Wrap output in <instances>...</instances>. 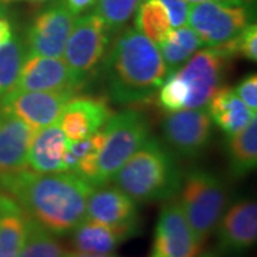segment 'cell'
I'll return each mask as SVG.
<instances>
[{
	"instance_id": "1",
	"label": "cell",
	"mask_w": 257,
	"mask_h": 257,
	"mask_svg": "<svg viewBox=\"0 0 257 257\" xmlns=\"http://www.w3.org/2000/svg\"><path fill=\"white\" fill-rule=\"evenodd\" d=\"M0 189L29 219L55 236L72 233L84 219L94 186L72 172L39 173L23 167L0 177Z\"/></svg>"
},
{
	"instance_id": "2",
	"label": "cell",
	"mask_w": 257,
	"mask_h": 257,
	"mask_svg": "<svg viewBox=\"0 0 257 257\" xmlns=\"http://www.w3.org/2000/svg\"><path fill=\"white\" fill-rule=\"evenodd\" d=\"M103 60L109 94L120 104L147 100L169 74L157 45L136 29H121Z\"/></svg>"
},
{
	"instance_id": "3",
	"label": "cell",
	"mask_w": 257,
	"mask_h": 257,
	"mask_svg": "<svg viewBox=\"0 0 257 257\" xmlns=\"http://www.w3.org/2000/svg\"><path fill=\"white\" fill-rule=\"evenodd\" d=\"M182 179L180 167L169 147L149 136L111 182L136 203H153L176 197Z\"/></svg>"
},
{
	"instance_id": "4",
	"label": "cell",
	"mask_w": 257,
	"mask_h": 257,
	"mask_svg": "<svg viewBox=\"0 0 257 257\" xmlns=\"http://www.w3.org/2000/svg\"><path fill=\"white\" fill-rule=\"evenodd\" d=\"M179 204L199 240H204L214 231L227 209L229 192L220 177L211 172L194 169L182 179Z\"/></svg>"
},
{
	"instance_id": "5",
	"label": "cell",
	"mask_w": 257,
	"mask_h": 257,
	"mask_svg": "<svg viewBox=\"0 0 257 257\" xmlns=\"http://www.w3.org/2000/svg\"><path fill=\"white\" fill-rule=\"evenodd\" d=\"M103 130L104 143L97 162L94 187L111 182L116 172L150 136L149 120L135 109L113 113Z\"/></svg>"
},
{
	"instance_id": "6",
	"label": "cell",
	"mask_w": 257,
	"mask_h": 257,
	"mask_svg": "<svg viewBox=\"0 0 257 257\" xmlns=\"http://www.w3.org/2000/svg\"><path fill=\"white\" fill-rule=\"evenodd\" d=\"M110 35L96 12L76 18L62 59L80 82H87L101 66L110 45Z\"/></svg>"
},
{
	"instance_id": "7",
	"label": "cell",
	"mask_w": 257,
	"mask_h": 257,
	"mask_svg": "<svg viewBox=\"0 0 257 257\" xmlns=\"http://www.w3.org/2000/svg\"><path fill=\"white\" fill-rule=\"evenodd\" d=\"M233 57L221 45L197 50L173 73L186 90L184 109H203L220 87Z\"/></svg>"
},
{
	"instance_id": "8",
	"label": "cell",
	"mask_w": 257,
	"mask_h": 257,
	"mask_svg": "<svg viewBox=\"0 0 257 257\" xmlns=\"http://www.w3.org/2000/svg\"><path fill=\"white\" fill-rule=\"evenodd\" d=\"M251 19V3L203 2L190 5L187 23L204 46H217L239 35Z\"/></svg>"
},
{
	"instance_id": "9",
	"label": "cell",
	"mask_w": 257,
	"mask_h": 257,
	"mask_svg": "<svg viewBox=\"0 0 257 257\" xmlns=\"http://www.w3.org/2000/svg\"><path fill=\"white\" fill-rule=\"evenodd\" d=\"M76 18L63 0L50 3L28 28L25 45L29 53L62 59Z\"/></svg>"
},
{
	"instance_id": "10",
	"label": "cell",
	"mask_w": 257,
	"mask_h": 257,
	"mask_svg": "<svg viewBox=\"0 0 257 257\" xmlns=\"http://www.w3.org/2000/svg\"><path fill=\"white\" fill-rule=\"evenodd\" d=\"M202 246L177 199L166 200L157 219L149 257H194Z\"/></svg>"
},
{
	"instance_id": "11",
	"label": "cell",
	"mask_w": 257,
	"mask_h": 257,
	"mask_svg": "<svg viewBox=\"0 0 257 257\" xmlns=\"http://www.w3.org/2000/svg\"><path fill=\"white\" fill-rule=\"evenodd\" d=\"M167 146L179 156L194 159L209 146L213 121L209 111L203 109H184L169 113L162 124Z\"/></svg>"
},
{
	"instance_id": "12",
	"label": "cell",
	"mask_w": 257,
	"mask_h": 257,
	"mask_svg": "<svg viewBox=\"0 0 257 257\" xmlns=\"http://www.w3.org/2000/svg\"><path fill=\"white\" fill-rule=\"evenodd\" d=\"M84 84L67 67L63 59L26 52L13 92H79ZM12 93V92H10Z\"/></svg>"
},
{
	"instance_id": "13",
	"label": "cell",
	"mask_w": 257,
	"mask_h": 257,
	"mask_svg": "<svg viewBox=\"0 0 257 257\" xmlns=\"http://www.w3.org/2000/svg\"><path fill=\"white\" fill-rule=\"evenodd\" d=\"M76 92H12L0 101V107L13 113L28 123L33 130L45 127L59 121L64 106Z\"/></svg>"
},
{
	"instance_id": "14",
	"label": "cell",
	"mask_w": 257,
	"mask_h": 257,
	"mask_svg": "<svg viewBox=\"0 0 257 257\" xmlns=\"http://www.w3.org/2000/svg\"><path fill=\"white\" fill-rule=\"evenodd\" d=\"M86 219L100 221L136 236L140 217L136 202L116 186H97L92 190L86 206Z\"/></svg>"
},
{
	"instance_id": "15",
	"label": "cell",
	"mask_w": 257,
	"mask_h": 257,
	"mask_svg": "<svg viewBox=\"0 0 257 257\" xmlns=\"http://www.w3.org/2000/svg\"><path fill=\"white\" fill-rule=\"evenodd\" d=\"M219 248L223 253H243L256 244L257 204L254 200H239L226 209L216 226Z\"/></svg>"
},
{
	"instance_id": "16",
	"label": "cell",
	"mask_w": 257,
	"mask_h": 257,
	"mask_svg": "<svg viewBox=\"0 0 257 257\" xmlns=\"http://www.w3.org/2000/svg\"><path fill=\"white\" fill-rule=\"evenodd\" d=\"M111 114L113 110L106 100L74 96L64 106L57 124L69 142H76L101 130Z\"/></svg>"
},
{
	"instance_id": "17",
	"label": "cell",
	"mask_w": 257,
	"mask_h": 257,
	"mask_svg": "<svg viewBox=\"0 0 257 257\" xmlns=\"http://www.w3.org/2000/svg\"><path fill=\"white\" fill-rule=\"evenodd\" d=\"M33 133L28 123L0 107V177L26 167Z\"/></svg>"
},
{
	"instance_id": "18",
	"label": "cell",
	"mask_w": 257,
	"mask_h": 257,
	"mask_svg": "<svg viewBox=\"0 0 257 257\" xmlns=\"http://www.w3.org/2000/svg\"><path fill=\"white\" fill-rule=\"evenodd\" d=\"M69 140L57 123L37 128L33 133L28 152L26 166L39 173L67 172L66 152Z\"/></svg>"
},
{
	"instance_id": "19",
	"label": "cell",
	"mask_w": 257,
	"mask_h": 257,
	"mask_svg": "<svg viewBox=\"0 0 257 257\" xmlns=\"http://www.w3.org/2000/svg\"><path fill=\"white\" fill-rule=\"evenodd\" d=\"M207 107L211 121L227 136L240 132L256 117V111L250 110L229 86H220L211 96Z\"/></svg>"
},
{
	"instance_id": "20",
	"label": "cell",
	"mask_w": 257,
	"mask_h": 257,
	"mask_svg": "<svg viewBox=\"0 0 257 257\" xmlns=\"http://www.w3.org/2000/svg\"><path fill=\"white\" fill-rule=\"evenodd\" d=\"M72 244L74 251L107 254L113 253L120 244L133 237L127 230L117 229L100 221L84 219L72 231Z\"/></svg>"
},
{
	"instance_id": "21",
	"label": "cell",
	"mask_w": 257,
	"mask_h": 257,
	"mask_svg": "<svg viewBox=\"0 0 257 257\" xmlns=\"http://www.w3.org/2000/svg\"><path fill=\"white\" fill-rule=\"evenodd\" d=\"M29 217L8 193L0 190V257H19Z\"/></svg>"
},
{
	"instance_id": "22",
	"label": "cell",
	"mask_w": 257,
	"mask_h": 257,
	"mask_svg": "<svg viewBox=\"0 0 257 257\" xmlns=\"http://www.w3.org/2000/svg\"><path fill=\"white\" fill-rule=\"evenodd\" d=\"M104 143V130L93 133L87 138L76 142H69L66 152V169L67 172L76 173L94 186L97 162L101 147Z\"/></svg>"
},
{
	"instance_id": "23",
	"label": "cell",
	"mask_w": 257,
	"mask_h": 257,
	"mask_svg": "<svg viewBox=\"0 0 257 257\" xmlns=\"http://www.w3.org/2000/svg\"><path fill=\"white\" fill-rule=\"evenodd\" d=\"M227 159L230 173L244 177L257 166V117L244 128L227 136Z\"/></svg>"
},
{
	"instance_id": "24",
	"label": "cell",
	"mask_w": 257,
	"mask_h": 257,
	"mask_svg": "<svg viewBox=\"0 0 257 257\" xmlns=\"http://www.w3.org/2000/svg\"><path fill=\"white\" fill-rule=\"evenodd\" d=\"M203 46L202 39L190 26L172 29L165 40L157 45L167 67V73H173L183 66Z\"/></svg>"
},
{
	"instance_id": "25",
	"label": "cell",
	"mask_w": 257,
	"mask_h": 257,
	"mask_svg": "<svg viewBox=\"0 0 257 257\" xmlns=\"http://www.w3.org/2000/svg\"><path fill=\"white\" fill-rule=\"evenodd\" d=\"M135 29L159 45L172 32L170 19L160 0H142L135 12Z\"/></svg>"
},
{
	"instance_id": "26",
	"label": "cell",
	"mask_w": 257,
	"mask_h": 257,
	"mask_svg": "<svg viewBox=\"0 0 257 257\" xmlns=\"http://www.w3.org/2000/svg\"><path fill=\"white\" fill-rule=\"evenodd\" d=\"M26 52L25 40L19 36H12L0 46V101L13 92Z\"/></svg>"
},
{
	"instance_id": "27",
	"label": "cell",
	"mask_w": 257,
	"mask_h": 257,
	"mask_svg": "<svg viewBox=\"0 0 257 257\" xmlns=\"http://www.w3.org/2000/svg\"><path fill=\"white\" fill-rule=\"evenodd\" d=\"M66 250L55 234L29 219L28 233L19 257H64Z\"/></svg>"
},
{
	"instance_id": "28",
	"label": "cell",
	"mask_w": 257,
	"mask_h": 257,
	"mask_svg": "<svg viewBox=\"0 0 257 257\" xmlns=\"http://www.w3.org/2000/svg\"><path fill=\"white\" fill-rule=\"evenodd\" d=\"M140 2L142 0H97L96 13L113 33L124 29L126 23L133 18Z\"/></svg>"
},
{
	"instance_id": "29",
	"label": "cell",
	"mask_w": 257,
	"mask_h": 257,
	"mask_svg": "<svg viewBox=\"0 0 257 257\" xmlns=\"http://www.w3.org/2000/svg\"><path fill=\"white\" fill-rule=\"evenodd\" d=\"M223 49L233 59L244 57L248 62H257V28L256 23H250L239 35L221 43Z\"/></svg>"
},
{
	"instance_id": "30",
	"label": "cell",
	"mask_w": 257,
	"mask_h": 257,
	"mask_svg": "<svg viewBox=\"0 0 257 257\" xmlns=\"http://www.w3.org/2000/svg\"><path fill=\"white\" fill-rule=\"evenodd\" d=\"M234 92L250 110H257V76L251 73L241 79L234 87Z\"/></svg>"
},
{
	"instance_id": "31",
	"label": "cell",
	"mask_w": 257,
	"mask_h": 257,
	"mask_svg": "<svg viewBox=\"0 0 257 257\" xmlns=\"http://www.w3.org/2000/svg\"><path fill=\"white\" fill-rule=\"evenodd\" d=\"M165 5L167 15L170 19L172 29L182 28L187 25L190 3L186 0H160Z\"/></svg>"
},
{
	"instance_id": "32",
	"label": "cell",
	"mask_w": 257,
	"mask_h": 257,
	"mask_svg": "<svg viewBox=\"0 0 257 257\" xmlns=\"http://www.w3.org/2000/svg\"><path fill=\"white\" fill-rule=\"evenodd\" d=\"M13 36V28L9 18L5 12V5L0 3V46L6 43L10 37Z\"/></svg>"
},
{
	"instance_id": "33",
	"label": "cell",
	"mask_w": 257,
	"mask_h": 257,
	"mask_svg": "<svg viewBox=\"0 0 257 257\" xmlns=\"http://www.w3.org/2000/svg\"><path fill=\"white\" fill-rule=\"evenodd\" d=\"M63 2L66 3V6L69 8V10H70L73 15L79 16V15L84 13L86 10H89L90 8H93V6L96 5L97 0H63Z\"/></svg>"
},
{
	"instance_id": "34",
	"label": "cell",
	"mask_w": 257,
	"mask_h": 257,
	"mask_svg": "<svg viewBox=\"0 0 257 257\" xmlns=\"http://www.w3.org/2000/svg\"><path fill=\"white\" fill-rule=\"evenodd\" d=\"M64 257H117L113 256L111 253L107 254H96V253H80V251H66Z\"/></svg>"
},
{
	"instance_id": "35",
	"label": "cell",
	"mask_w": 257,
	"mask_h": 257,
	"mask_svg": "<svg viewBox=\"0 0 257 257\" xmlns=\"http://www.w3.org/2000/svg\"><path fill=\"white\" fill-rule=\"evenodd\" d=\"M189 3H203V2H227V3H251L253 0H186Z\"/></svg>"
},
{
	"instance_id": "36",
	"label": "cell",
	"mask_w": 257,
	"mask_h": 257,
	"mask_svg": "<svg viewBox=\"0 0 257 257\" xmlns=\"http://www.w3.org/2000/svg\"><path fill=\"white\" fill-rule=\"evenodd\" d=\"M194 257H220V256H219L217 253H214V251H202V250H200V251H199V253H197Z\"/></svg>"
},
{
	"instance_id": "37",
	"label": "cell",
	"mask_w": 257,
	"mask_h": 257,
	"mask_svg": "<svg viewBox=\"0 0 257 257\" xmlns=\"http://www.w3.org/2000/svg\"><path fill=\"white\" fill-rule=\"evenodd\" d=\"M10 2H18V0H0V3H3V5L10 3ZM23 2H30V3H43V2H47V0H23Z\"/></svg>"
},
{
	"instance_id": "38",
	"label": "cell",
	"mask_w": 257,
	"mask_h": 257,
	"mask_svg": "<svg viewBox=\"0 0 257 257\" xmlns=\"http://www.w3.org/2000/svg\"><path fill=\"white\" fill-rule=\"evenodd\" d=\"M2 5H3V3H2Z\"/></svg>"
}]
</instances>
